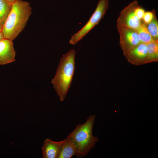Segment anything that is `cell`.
<instances>
[{"label": "cell", "mask_w": 158, "mask_h": 158, "mask_svg": "<svg viewBox=\"0 0 158 158\" xmlns=\"http://www.w3.org/2000/svg\"><path fill=\"white\" fill-rule=\"evenodd\" d=\"M16 54L12 40L5 38L0 40V65L14 62Z\"/></svg>", "instance_id": "8"}, {"label": "cell", "mask_w": 158, "mask_h": 158, "mask_svg": "<svg viewBox=\"0 0 158 158\" xmlns=\"http://www.w3.org/2000/svg\"><path fill=\"white\" fill-rule=\"evenodd\" d=\"M76 52L71 49L61 58L51 83L60 101L64 100L72 82L75 69Z\"/></svg>", "instance_id": "2"}, {"label": "cell", "mask_w": 158, "mask_h": 158, "mask_svg": "<svg viewBox=\"0 0 158 158\" xmlns=\"http://www.w3.org/2000/svg\"><path fill=\"white\" fill-rule=\"evenodd\" d=\"M95 118V115H90L85 122L78 124L67 136L75 145L77 152L76 156L78 158L87 155L98 141V138L92 133Z\"/></svg>", "instance_id": "3"}, {"label": "cell", "mask_w": 158, "mask_h": 158, "mask_svg": "<svg viewBox=\"0 0 158 158\" xmlns=\"http://www.w3.org/2000/svg\"><path fill=\"white\" fill-rule=\"evenodd\" d=\"M119 44L124 55L141 43L137 30L122 26H117Z\"/></svg>", "instance_id": "6"}, {"label": "cell", "mask_w": 158, "mask_h": 158, "mask_svg": "<svg viewBox=\"0 0 158 158\" xmlns=\"http://www.w3.org/2000/svg\"><path fill=\"white\" fill-rule=\"evenodd\" d=\"M155 14L154 9L151 11H145L142 18L143 23L146 25L149 23L153 20Z\"/></svg>", "instance_id": "15"}, {"label": "cell", "mask_w": 158, "mask_h": 158, "mask_svg": "<svg viewBox=\"0 0 158 158\" xmlns=\"http://www.w3.org/2000/svg\"><path fill=\"white\" fill-rule=\"evenodd\" d=\"M32 10L29 2L16 1L3 26L2 32L5 38L13 41L18 36L26 25Z\"/></svg>", "instance_id": "1"}, {"label": "cell", "mask_w": 158, "mask_h": 158, "mask_svg": "<svg viewBox=\"0 0 158 158\" xmlns=\"http://www.w3.org/2000/svg\"><path fill=\"white\" fill-rule=\"evenodd\" d=\"M137 30L141 43L147 44L154 41L149 32L146 24L144 23Z\"/></svg>", "instance_id": "13"}, {"label": "cell", "mask_w": 158, "mask_h": 158, "mask_svg": "<svg viewBox=\"0 0 158 158\" xmlns=\"http://www.w3.org/2000/svg\"><path fill=\"white\" fill-rule=\"evenodd\" d=\"M5 38L2 31L0 32V40Z\"/></svg>", "instance_id": "17"}, {"label": "cell", "mask_w": 158, "mask_h": 158, "mask_svg": "<svg viewBox=\"0 0 158 158\" xmlns=\"http://www.w3.org/2000/svg\"><path fill=\"white\" fill-rule=\"evenodd\" d=\"M108 7V0H99L97 6L89 20L79 31L71 36L69 43L75 44L97 25L104 17Z\"/></svg>", "instance_id": "4"}, {"label": "cell", "mask_w": 158, "mask_h": 158, "mask_svg": "<svg viewBox=\"0 0 158 158\" xmlns=\"http://www.w3.org/2000/svg\"><path fill=\"white\" fill-rule=\"evenodd\" d=\"M146 25L147 29L154 40L158 41V21L156 14L152 20Z\"/></svg>", "instance_id": "14"}, {"label": "cell", "mask_w": 158, "mask_h": 158, "mask_svg": "<svg viewBox=\"0 0 158 158\" xmlns=\"http://www.w3.org/2000/svg\"><path fill=\"white\" fill-rule=\"evenodd\" d=\"M139 5L134 0L125 7L121 12L117 20V26H122L137 30L144 23L135 15V11Z\"/></svg>", "instance_id": "5"}, {"label": "cell", "mask_w": 158, "mask_h": 158, "mask_svg": "<svg viewBox=\"0 0 158 158\" xmlns=\"http://www.w3.org/2000/svg\"><path fill=\"white\" fill-rule=\"evenodd\" d=\"M145 12V9L139 5L136 8L135 11L136 16L138 19L141 20H142L143 17Z\"/></svg>", "instance_id": "16"}, {"label": "cell", "mask_w": 158, "mask_h": 158, "mask_svg": "<svg viewBox=\"0 0 158 158\" xmlns=\"http://www.w3.org/2000/svg\"><path fill=\"white\" fill-rule=\"evenodd\" d=\"M3 25L0 23V32L2 31Z\"/></svg>", "instance_id": "19"}, {"label": "cell", "mask_w": 158, "mask_h": 158, "mask_svg": "<svg viewBox=\"0 0 158 158\" xmlns=\"http://www.w3.org/2000/svg\"><path fill=\"white\" fill-rule=\"evenodd\" d=\"M65 139L55 142L46 138L44 141L42 150L43 158H58Z\"/></svg>", "instance_id": "9"}, {"label": "cell", "mask_w": 158, "mask_h": 158, "mask_svg": "<svg viewBox=\"0 0 158 158\" xmlns=\"http://www.w3.org/2000/svg\"><path fill=\"white\" fill-rule=\"evenodd\" d=\"M8 2L10 3L11 4H13L16 0H6Z\"/></svg>", "instance_id": "18"}, {"label": "cell", "mask_w": 158, "mask_h": 158, "mask_svg": "<svg viewBox=\"0 0 158 158\" xmlns=\"http://www.w3.org/2000/svg\"><path fill=\"white\" fill-rule=\"evenodd\" d=\"M77 153L75 145L70 138L67 137L62 146L58 158H70L76 155Z\"/></svg>", "instance_id": "10"}, {"label": "cell", "mask_w": 158, "mask_h": 158, "mask_svg": "<svg viewBox=\"0 0 158 158\" xmlns=\"http://www.w3.org/2000/svg\"><path fill=\"white\" fill-rule=\"evenodd\" d=\"M12 5L6 0H0V23L3 25L11 11Z\"/></svg>", "instance_id": "12"}, {"label": "cell", "mask_w": 158, "mask_h": 158, "mask_svg": "<svg viewBox=\"0 0 158 158\" xmlns=\"http://www.w3.org/2000/svg\"><path fill=\"white\" fill-rule=\"evenodd\" d=\"M124 56L129 62L134 64L140 65L147 63V44L140 43Z\"/></svg>", "instance_id": "7"}, {"label": "cell", "mask_w": 158, "mask_h": 158, "mask_svg": "<svg viewBox=\"0 0 158 158\" xmlns=\"http://www.w3.org/2000/svg\"><path fill=\"white\" fill-rule=\"evenodd\" d=\"M147 63L158 60V41H154L147 44Z\"/></svg>", "instance_id": "11"}]
</instances>
